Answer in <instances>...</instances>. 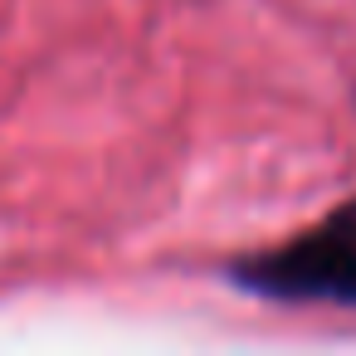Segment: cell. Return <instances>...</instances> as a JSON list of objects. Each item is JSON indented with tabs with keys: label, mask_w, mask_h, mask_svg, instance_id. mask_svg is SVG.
I'll return each instance as SVG.
<instances>
[{
	"label": "cell",
	"mask_w": 356,
	"mask_h": 356,
	"mask_svg": "<svg viewBox=\"0 0 356 356\" xmlns=\"http://www.w3.org/2000/svg\"><path fill=\"white\" fill-rule=\"evenodd\" d=\"M229 278L273 302H346L356 307V200L302 239L239 259Z\"/></svg>",
	"instance_id": "cell-1"
}]
</instances>
